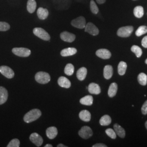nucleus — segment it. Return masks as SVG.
<instances>
[{
	"label": "nucleus",
	"mask_w": 147,
	"mask_h": 147,
	"mask_svg": "<svg viewBox=\"0 0 147 147\" xmlns=\"http://www.w3.org/2000/svg\"><path fill=\"white\" fill-rule=\"evenodd\" d=\"M134 14L137 18H141L144 15V9L141 5L136 6L134 9Z\"/></svg>",
	"instance_id": "26"
},
{
	"label": "nucleus",
	"mask_w": 147,
	"mask_h": 147,
	"mask_svg": "<svg viewBox=\"0 0 147 147\" xmlns=\"http://www.w3.org/2000/svg\"><path fill=\"white\" fill-rule=\"evenodd\" d=\"M80 102L81 104L86 106H90L93 104V98L91 95H86L81 98Z\"/></svg>",
	"instance_id": "25"
},
{
	"label": "nucleus",
	"mask_w": 147,
	"mask_h": 147,
	"mask_svg": "<svg viewBox=\"0 0 147 147\" xmlns=\"http://www.w3.org/2000/svg\"><path fill=\"white\" fill-rule=\"evenodd\" d=\"M132 53H134L137 58H140L142 55V50L141 48L137 45H133L131 48Z\"/></svg>",
	"instance_id": "31"
},
{
	"label": "nucleus",
	"mask_w": 147,
	"mask_h": 147,
	"mask_svg": "<svg viewBox=\"0 0 147 147\" xmlns=\"http://www.w3.org/2000/svg\"><path fill=\"white\" fill-rule=\"evenodd\" d=\"M138 81L142 86H146L147 84V75L146 74L141 73L138 76Z\"/></svg>",
	"instance_id": "29"
},
{
	"label": "nucleus",
	"mask_w": 147,
	"mask_h": 147,
	"mask_svg": "<svg viewBox=\"0 0 147 147\" xmlns=\"http://www.w3.org/2000/svg\"><path fill=\"white\" fill-rule=\"evenodd\" d=\"M42 115V112L39 109H33L27 112L24 117V121L27 123H30L36 121Z\"/></svg>",
	"instance_id": "1"
},
{
	"label": "nucleus",
	"mask_w": 147,
	"mask_h": 147,
	"mask_svg": "<svg viewBox=\"0 0 147 147\" xmlns=\"http://www.w3.org/2000/svg\"><path fill=\"white\" fill-rule=\"evenodd\" d=\"M35 80L39 84H46L50 82L51 78L50 75L44 71H39L36 74Z\"/></svg>",
	"instance_id": "2"
},
{
	"label": "nucleus",
	"mask_w": 147,
	"mask_h": 147,
	"mask_svg": "<svg viewBox=\"0 0 147 147\" xmlns=\"http://www.w3.org/2000/svg\"><path fill=\"white\" fill-rule=\"evenodd\" d=\"M141 111L143 115H147V100H146L145 102L143 104V105H142Z\"/></svg>",
	"instance_id": "37"
},
{
	"label": "nucleus",
	"mask_w": 147,
	"mask_h": 147,
	"mask_svg": "<svg viewBox=\"0 0 147 147\" xmlns=\"http://www.w3.org/2000/svg\"><path fill=\"white\" fill-rule=\"evenodd\" d=\"M60 37L63 41L68 42H73L76 38V36L74 34L67 31L62 32L60 34Z\"/></svg>",
	"instance_id": "10"
},
{
	"label": "nucleus",
	"mask_w": 147,
	"mask_h": 147,
	"mask_svg": "<svg viewBox=\"0 0 147 147\" xmlns=\"http://www.w3.org/2000/svg\"><path fill=\"white\" fill-rule=\"evenodd\" d=\"M45 147H53V146L51 144H47V145H45Z\"/></svg>",
	"instance_id": "42"
},
{
	"label": "nucleus",
	"mask_w": 147,
	"mask_h": 147,
	"mask_svg": "<svg viewBox=\"0 0 147 147\" xmlns=\"http://www.w3.org/2000/svg\"><path fill=\"white\" fill-rule=\"evenodd\" d=\"M0 73L8 79H12L15 75L14 71L11 68L5 65L0 67Z\"/></svg>",
	"instance_id": "8"
},
{
	"label": "nucleus",
	"mask_w": 147,
	"mask_h": 147,
	"mask_svg": "<svg viewBox=\"0 0 147 147\" xmlns=\"http://www.w3.org/2000/svg\"><path fill=\"white\" fill-rule=\"evenodd\" d=\"M87 74V69L85 67L79 69L76 73V76L80 81H83L86 79Z\"/></svg>",
	"instance_id": "22"
},
{
	"label": "nucleus",
	"mask_w": 147,
	"mask_h": 147,
	"mask_svg": "<svg viewBox=\"0 0 147 147\" xmlns=\"http://www.w3.org/2000/svg\"><path fill=\"white\" fill-rule=\"evenodd\" d=\"M30 140L37 147L41 146L43 143L42 137L36 132L32 134L30 136Z\"/></svg>",
	"instance_id": "11"
},
{
	"label": "nucleus",
	"mask_w": 147,
	"mask_h": 147,
	"mask_svg": "<svg viewBox=\"0 0 147 147\" xmlns=\"http://www.w3.org/2000/svg\"><path fill=\"white\" fill-rule=\"evenodd\" d=\"M10 28L9 24L7 22L0 21V31H7L9 30Z\"/></svg>",
	"instance_id": "34"
},
{
	"label": "nucleus",
	"mask_w": 147,
	"mask_h": 147,
	"mask_svg": "<svg viewBox=\"0 0 147 147\" xmlns=\"http://www.w3.org/2000/svg\"><path fill=\"white\" fill-rule=\"evenodd\" d=\"M71 25L74 27L80 29L84 28L86 25V19L84 16H80L71 21Z\"/></svg>",
	"instance_id": "6"
},
{
	"label": "nucleus",
	"mask_w": 147,
	"mask_h": 147,
	"mask_svg": "<svg viewBox=\"0 0 147 147\" xmlns=\"http://www.w3.org/2000/svg\"><path fill=\"white\" fill-rule=\"evenodd\" d=\"M12 53L18 56L27 57L31 55V51L30 49L25 47H14L12 49Z\"/></svg>",
	"instance_id": "4"
},
{
	"label": "nucleus",
	"mask_w": 147,
	"mask_h": 147,
	"mask_svg": "<svg viewBox=\"0 0 147 147\" xmlns=\"http://www.w3.org/2000/svg\"><path fill=\"white\" fill-rule=\"evenodd\" d=\"M93 147H107V146L103 143H97L93 145Z\"/></svg>",
	"instance_id": "39"
},
{
	"label": "nucleus",
	"mask_w": 147,
	"mask_h": 147,
	"mask_svg": "<svg viewBox=\"0 0 147 147\" xmlns=\"http://www.w3.org/2000/svg\"><path fill=\"white\" fill-rule=\"evenodd\" d=\"M114 130L116 132V134L121 138H124L125 136V130L118 124H115L113 126Z\"/></svg>",
	"instance_id": "23"
},
{
	"label": "nucleus",
	"mask_w": 147,
	"mask_h": 147,
	"mask_svg": "<svg viewBox=\"0 0 147 147\" xmlns=\"http://www.w3.org/2000/svg\"><path fill=\"white\" fill-rule=\"evenodd\" d=\"M113 68L110 65H107L104 69V76L106 80L110 79L113 75Z\"/></svg>",
	"instance_id": "19"
},
{
	"label": "nucleus",
	"mask_w": 147,
	"mask_h": 147,
	"mask_svg": "<svg viewBox=\"0 0 147 147\" xmlns=\"http://www.w3.org/2000/svg\"><path fill=\"white\" fill-rule=\"evenodd\" d=\"M145 63H146L147 64V58L146 59V61H145Z\"/></svg>",
	"instance_id": "44"
},
{
	"label": "nucleus",
	"mask_w": 147,
	"mask_h": 147,
	"mask_svg": "<svg viewBox=\"0 0 147 147\" xmlns=\"http://www.w3.org/2000/svg\"><path fill=\"white\" fill-rule=\"evenodd\" d=\"M117 90H118L117 84L115 82L112 83L110 84V86L109 87V89L108 90V95H109V97H110V98L114 97L117 94Z\"/></svg>",
	"instance_id": "24"
},
{
	"label": "nucleus",
	"mask_w": 147,
	"mask_h": 147,
	"mask_svg": "<svg viewBox=\"0 0 147 147\" xmlns=\"http://www.w3.org/2000/svg\"><path fill=\"white\" fill-rule=\"evenodd\" d=\"M8 93L5 87L0 86V105L5 103L8 99Z\"/></svg>",
	"instance_id": "14"
},
{
	"label": "nucleus",
	"mask_w": 147,
	"mask_h": 147,
	"mask_svg": "<svg viewBox=\"0 0 147 147\" xmlns=\"http://www.w3.org/2000/svg\"><path fill=\"white\" fill-rule=\"evenodd\" d=\"M57 147H67V146L63 145V144H59L57 145Z\"/></svg>",
	"instance_id": "41"
},
{
	"label": "nucleus",
	"mask_w": 147,
	"mask_h": 147,
	"mask_svg": "<svg viewBox=\"0 0 147 147\" xmlns=\"http://www.w3.org/2000/svg\"><path fill=\"white\" fill-rule=\"evenodd\" d=\"M37 16L40 20H45L49 16V11L47 9L39 7L37 10Z\"/></svg>",
	"instance_id": "17"
},
{
	"label": "nucleus",
	"mask_w": 147,
	"mask_h": 147,
	"mask_svg": "<svg viewBox=\"0 0 147 147\" xmlns=\"http://www.w3.org/2000/svg\"><path fill=\"white\" fill-rule=\"evenodd\" d=\"M142 45L144 48H147V36L142 39Z\"/></svg>",
	"instance_id": "38"
},
{
	"label": "nucleus",
	"mask_w": 147,
	"mask_h": 147,
	"mask_svg": "<svg viewBox=\"0 0 147 147\" xmlns=\"http://www.w3.org/2000/svg\"><path fill=\"white\" fill-rule=\"evenodd\" d=\"M126 69H127L126 63L123 61L120 62L118 66V72L119 75H120L121 76L124 75L126 72Z\"/></svg>",
	"instance_id": "28"
},
{
	"label": "nucleus",
	"mask_w": 147,
	"mask_h": 147,
	"mask_svg": "<svg viewBox=\"0 0 147 147\" xmlns=\"http://www.w3.org/2000/svg\"><path fill=\"white\" fill-rule=\"evenodd\" d=\"M105 132H106V134H107V135L108 136L110 137L112 139H116L117 134L114 130H113L112 129L109 128V129H106Z\"/></svg>",
	"instance_id": "35"
},
{
	"label": "nucleus",
	"mask_w": 147,
	"mask_h": 147,
	"mask_svg": "<svg viewBox=\"0 0 147 147\" xmlns=\"http://www.w3.org/2000/svg\"><path fill=\"white\" fill-rule=\"evenodd\" d=\"M89 93L93 94H99L101 93L100 86L95 83H91L88 87Z\"/></svg>",
	"instance_id": "15"
},
{
	"label": "nucleus",
	"mask_w": 147,
	"mask_h": 147,
	"mask_svg": "<svg viewBox=\"0 0 147 147\" xmlns=\"http://www.w3.org/2000/svg\"><path fill=\"white\" fill-rule=\"evenodd\" d=\"M147 33V26H141L138 28L136 31L135 32V34L137 37H140L142 35Z\"/></svg>",
	"instance_id": "32"
},
{
	"label": "nucleus",
	"mask_w": 147,
	"mask_h": 147,
	"mask_svg": "<svg viewBox=\"0 0 147 147\" xmlns=\"http://www.w3.org/2000/svg\"><path fill=\"white\" fill-rule=\"evenodd\" d=\"M84 31L94 36L98 35V34L99 33V29L92 22H88L86 25V26L84 27Z\"/></svg>",
	"instance_id": "9"
},
{
	"label": "nucleus",
	"mask_w": 147,
	"mask_h": 147,
	"mask_svg": "<svg viewBox=\"0 0 147 147\" xmlns=\"http://www.w3.org/2000/svg\"><path fill=\"white\" fill-rule=\"evenodd\" d=\"M79 117L82 121L86 122H88L90 121L91 115L88 111H81L79 113Z\"/></svg>",
	"instance_id": "21"
},
{
	"label": "nucleus",
	"mask_w": 147,
	"mask_h": 147,
	"mask_svg": "<svg viewBox=\"0 0 147 147\" xmlns=\"http://www.w3.org/2000/svg\"><path fill=\"white\" fill-rule=\"evenodd\" d=\"M20 147V141L17 138H14L7 145V147Z\"/></svg>",
	"instance_id": "36"
},
{
	"label": "nucleus",
	"mask_w": 147,
	"mask_h": 147,
	"mask_svg": "<svg viewBox=\"0 0 147 147\" xmlns=\"http://www.w3.org/2000/svg\"><path fill=\"white\" fill-rule=\"evenodd\" d=\"M145 125H146V129H147V121L146 122V123H145Z\"/></svg>",
	"instance_id": "43"
},
{
	"label": "nucleus",
	"mask_w": 147,
	"mask_h": 147,
	"mask_svg": "<svg viewBox=\"0 0 147 147\" xmlns=\"http://www.w3.org/2000/svg\"><path fill=\"white\" fill-rule=\"evenodd\" d=\"M96 55L99 58H102L104 59H107L111 58V53L107 49H101L96 51Z\"/></svg>",
	"instance_id": "12"
},
{
	"label": "nucleus",
	"mask_w": 147,
	"mask_h": 147,
	"mask_svg": "<svg viewBox=\"0 0 147 147\" xmlns=\"http://www.w3.org/2000/svg\"><path fill=\"white\" fill-rule=\"evenodd\" d=\"M37 8V3L35 0H28L27 3V10L30 13H33Z\"/></svg>",
	"instance_id": "20"
},
{
	"label": "nucleus",
	"mask_w": 147,
	"mask_h": 147,
	"mask_svg": "<svg viewBox=\"0 0 147 147\" xmlns=\"http://www.w3.org/2000/svg\"><path fill=\"white\" fill-rule=\"evenodd\" d=\"M90 11L92 12V13H93L94 14H98L99 11L98 6L96 5L95 2L93 0H91L90 2Z\"/></svg>",
	"instance_id": "33"
},
{
	"label": "nucleus",
	"mask_w": 147,
	"mask_h": 147,
	"mask_svg": "<svg viewBox=\"0 0 147 147\" xmlns=\"http://www.w3.org/2000/svg\"><path fill=\"white\" fill-rule=\"evenodd\" d=\"M58 84L61 87L65 88H69L71 86L70 81L67 78L64 76H61L58 79Z\"/></svg>",
	"instance_id": "18"
},
{
	"label": "nucleus",
	"mask_w": 147,
	"mask_h": 147,
	"mask_svg": "<svg viewBox=\"0 0 147 147\" xmlns=\"http://www.w3.org/2000/svg\"><path fill=\"white\" fill-rule=\"evenodd\" d=\"M33 32L35 36L40 38L41 39L49 41L50 40V36L49 34L45 30H44L42 28L40 27H36L34 28L33 30Z\"/></svg>",
	"instance_id": "3"
},
{
	"label": "nucleus",
	"mask_w": 147,
	"mask_h": 147,
	"mask_svg": "<svg viewBox=\"0 0 147 147\" xmlns=\"http://www.w3.org/2000/svg\"><path fill=\"white\" fill-rule=\"evenodd\" d=\"M77 53L76 49L74 47H68L62 50L61 52V55L63 57H68L74 55Z\"/></svg>",
	"instance_id": "16"
},
{
	"label": "nucleus",
	"mask_w": 147,
	"mask_h": 147,
	"mask_svg": "<svg viewBox=\"0 0 147 147\" xmlns=\"http://www.w3.org/2000/svg\"><path fill=\"white\" fill-rule=\"evenodd\" d=\"M134 1H135V0H134Z\"/></svg>",
	"instance_id": "45"
},
{
	"label": "nucleus",
	"mask_w": 147,
	"mask_h": 147,
	"mask_svg": "<svg viewBox=\"0 0 147 147\" xmlns=\"http://www.w3.org/2000/svg\"><path fill=\"white\" fill-rule=\"evenodd\" d=\"M111 118L109 115H104L102 116L99 121L100 124L102 126H107L111 123Z\"/></svg>",
	"instance_id": "27"
},
{
	"label": "nucleus",
	"mask_w": 147,
	"mask_h": 147,
	"mask_svg": "<svg viewBox=\"0 0 147 147\" xmlns=\"http://www.w3.org/2000/svg\"><path fill=\"white\" fill-rule=\"evenodd\" d=\"M96 1L98 4L101 5V4H103L105 3L106 0H96Z\"/></svg>",
	"instance_id": "40"
},
{
	"label": "nucleus",
	"mask_w": 147,
	"mask_h": 147,
	"mask_svg": "<svg viewBox=\"0 0 147 147\" xmlns=\"http://www.w3.org/2000/svg\"><path fill=\"white\" fill-rule=\"evenodd\" d=\"M46 134L49 139H54L58 134L57 129L55 126L49 127L47 128L46 131Z\"/></svg>",
	"instance_id": "13"
},
{
	"label": "nucleus",
	"mask_w": 147,
	"mask_h": 147,
	"mask_svg": "<svg viewBox=\"0 0 147 147\" xmlns=\"http://www.w3.org/2000/svg\"><path fill=\"white\" fill-rule=\"evenodd\" d=\"M74 72V67L71 63H69L66 65L64 68V73L68 76L72 75Z\"/></svg>",
	"instance_id": "30"
},
{
	"label": "nucleus",
	"mask_w": 147,
	"mask_h": 147,
	"mask_svg": "<svg viewBox=\"0 0 147 147\" xmlns=\"http://www.w3.org/2000/svg\"><path fill=\"white\" fill-rule=\"evenodd\" d=\"M93 131L91 128L88 126H83L79 131L80 136L84 139H88L93 136Z\"/></svg>",
	"instance_id": "7"
},
{
	"label": "nucleus",
	"mask_w": 147,
	"mask_h": 147,
	"mask_svg": "<svg viewBox=\"0 0 147 147\" xmlns=\"http://www.w3.org/2000/svg\"><path fill=\"white\" fill-rule=\"evenodd\" d=\"M133 31L134 27L132 26L121 27L118 29L117 34L119 37L126 38L130 36Z\"/></svg>",
	"instance_id": "5"
}]
</instances>
